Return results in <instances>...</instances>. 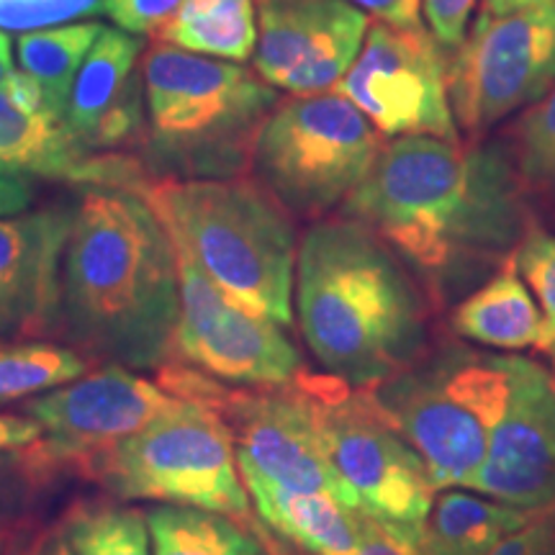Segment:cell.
<instances>
[{
	"mask_svg": "<svg viewBox=\"0 0 555 555\" xmlns=\"http://www.w3.org/2000/svg\"><path fill=\"white\" fill-rule=\"evenodd\" d=\"M237 466L260 522L286 543H294L311 555H347L358 545L363 515L360 509H352L332 494L286 489L255 468L242 463Z\"/></svg>",
	"mask_w": 555,
	"mask_h": 555,
	"instance_id": "d6986e66",
	"label": "cell"
},
{
	"mask_svg": "<svg viewBox=\"0 0 555 555\" xmlns=\"http://www.w3.org/2000/svg\"><path fill=\"white\" fill-rule=\"evenodd\" d=\"M73 476L116 499H155L247 519L249 494L221 416L193 399L114 446L78 457Z\"/></svg>",
	"mask_w": 555,
	"mask_h": 555,
	"instance_id": "52a82bcc",
	"label": "cell"
},
{
	"mask_svg": "<svg viewBox=\"0 0 555 555\" xmlns=\"http://www.w3.org/2000/svg\"><path fill=\"white\" fill-rule=\"evenodd\" d=\"M178 404L180 397L159 380L137 376L124 365H101L24 406L44 435L13 450L11 457L21 474L44 489L60 476H73L78 457L139 433Z\"/></svg>",
	"mask_w": 555,
	"mask_h": 555,
	"instance_id": "30bf717a",
	"label": "cell"
},
{
	"mask_svg": "<svg viewBox=\"0 0 555 555\" xmlns=\"http://www.w3.org/2000/svg\"><path fill=\"white\" fill-rule=\"evenodd\" d=\"M41 555H75V551L69 547V543L60 535V532H52L50 540H47L44 551H41Z\"/></svg>",
	"mask_w": 555,
	"mask_h": 555,
	"instance_id": "ab89813d",
	"label": "cell"
},
{
	"mask_svg": "<svg viewBox=\"0 0 555 555\" xmlns=\"http://www.w3.org/2000/svg\"><path fill=\"white\" fill-rule=\"evenodd\" d=\"M34 198H37L34 176L9 163H0V217H16V214L29 211Z\"/></svg>",
	"mask_w": 555,
	"mask_h": 555,
	"instance_id": "e575fe53",
	"label": "cell"
},
{
	"mask_svg": "<svg viewBox=\"0 0 555 555\" xmlns=\"http://www.w3.org/2000/svg\"><path fill=\"white\" fill-rule=\"evenodd\" d=\"M543 512H527L478 491L446 489L425 522L429 555H489Z\"/></svg>",
	"mask_w": 555,
	"mask_h": 555,
	"instance_id": "44dd1931",
	"label": "cell"
},
{
	"mask_svg": "<svg viewBox=\"0 0 555 555\" xmlns=\"http://www.w3.org/2000/svg\"><path fill=\"white\" fill-rule=\"evenodd\" d=\"M142 41L119 26H103L82 60L65 121L90 150L114 152L142 137V73L134 75Z\"/></svg>",
	"mask_w": 555,
	"mask_h": 555,
	"instance_id": "ac0fdd59",
	"label": "cell"
},
{
	"mask_svg": "<svg viewBox=\"0 0 555 555\" xmlns=\"http://www.w3.org/2000/svg\"><path fill=\"white\" fill-rule=\"evenodd\" d=\"M347 555H429L425 527L380 522L363 512L358 545Z\"/></svg>",
	"mask_w": 555,
	"mask_h": 555,
	"instance_id": "f546056e",
	"label": "cell"
},
{
	"mask_svg": "<svg viewBox=\"0 0 555 555\" xmlns=\"http://www.w3.org/2000/svg\"><path fill=\"white\" fill-rule=\"evenodd\" d=\"M147 198L183 249L229 301L249 314L291 327L296 283L294 214L258 178L147 180Z\"/></svg>",
	"mask_w": 555,
	"mask_h": 555,
	"instance_id": "277c9868",
	"label": "cell"
},
{
	"mask_svg": "<svg viewBox=\"0 0 555 555\" xmlns=\"http://www.w3.org/2000/svg\"><path fill=\"white\" fill-rule=\"evenodd\" d=\"M371 16L350 0H258L255 73L291 95L330 93L363 47Z\"/></svg>",
	"mask_w": 555,
	"mask_h": 555,
	"instance_id": "5bb4252c",
	"label": "cell"
},
{
	"mask_svg": "<svg viewBox=\"0 0 555 555\" xmlns=\"http://www.w3.org/2000/svg\"><path fill=\"white\" fill-rule=\"evenodd\" d=\"M517 170L525 183L555 189V86L519 121Z\"/></svg>",
	"mask_w": 555,
	"mask_h": 555,
	"instance_id": "4316f807",
	"label": "cell"
},
{
	"mask_svg": "<svg viewBox=\"0 0 555 555\" xmlns=\"http://www.w3.org/2000/svg\"><path fill=\"white\" fill-rule=\"evenodd\" d=\"M180 5L183 0H103V16L134 37L159 39V34L178 16Z\"/></svg>",
	"mask_w": 555,
	"mask_h": 555,
	"instance_id": "4dcf8cb0",
	"label": "cell"
},
{
	"mask_svg": "<svg viewBox=\"0 0 555 555\" xmlns=\"http://www.w3.org/2000/svg\"><path fill=\"white\" fill-rule=\"evenodd\" d=\"M178 262L147 198L90 189L62 260V339L90 363L157 371L176 360Z\"/></svg>",
	"mask_w": 555,
	"mask_h": 555,
	"instance_id": "7a4b0ae2",
	"label": "cell"
},
{
	"mask_svg": "<svg viewBox=\"0 0 555 555\" xmlns=\"http://www.w3.org/2000/svg\"><path fill=\"white\" fill-rule=\"evenodd\" d=\"M103 13V0H0V29L26 34Z\"/></svg>",
	"mask_w": 555,
	"mask_h": 555,
	"instance_id": "f1b7e54d",
	"label": "cell"
},
{
	"mask_svg": "<svg viewBox=\"0 0 555 555\" xmlns=\"http://www.w3.org/2000/svg\"><path fill=\"white\" fill-rule=\"evenodd\" d=\"M547 555H555V551H553V553H547Z\"/></svg>",
	"mask_w": 555,
	"mask_h": 555,
	"instance_id": "7bdbcfd3",
	"label": "cell"
},
{
	"mask_svg": "<svg viewBox=\"0 0 555 555\" xmlns=\"http://www.w3.org/2000/svg\"><path fill=\"white\" fill-rule=\"evenodd\" d=\"M0 163L95 189L139 191L150 180L137 157L86 147L21 69L0 82Z\"/></svg>",
	"mask_w": 555,
	"mask_h": 555,
	"instance_id": "2e32d148",
	"label": "cell"
},
{
	"mask_svg": "<svg viewBox=\"0 0 555 555\" xmlns=\"http://www.w3.org/2000/svg\"><path fill=\"white\" fill-rule=\"evenodd\" d=\"M509 356L461 343L427 350L397 376L371 386L373 399L422 457L437 491L468 489L509 401Z\"/></svg>",
	"mask_w": 555,
	"mask_h": 555,
	"instance_id": "8992f818",
	"label": "cell"
},
{
	"mask_svg": "<svg viewBox=\"0 0 555 555\" xmlns=\"http://www.w3.org/2000/svg\"><path fill=\"white\" fill-rule=\"evenodd\" d=\"M555 551V509L543 512L530 525L506 538L489 555H547Z\"/></svg>",
	"mask_w": 555,
	"mask_h": 555,
	"instance_id": "d6a6232c",
	"label": "cell"
},
{
	"mask_svg": "<svg viewBox=\"0 0 555 555\" xmlns=\"http://www.w3.org/2000/svg\"><path fill=\"white\" fill-rule=\"evenodd\" d=\"M509 401L468 483L517 509H555V386L535 360L509 356Z\"/></svg>",
	"mask_w": 555,
	"mask_h": 555,
	"instance_id": "9a60e30c",
	"label": "cell"
},
{
	"mask_svg": "<svg viewBox=\"0 0 555 555\" xmlns=\"http://www.w3.org/2000/svg\"><path fill=\"white\" fill-rule=\"evenodd\" d=\"M450 327L457 337L489 350H538L545 356L551 345L543 311L535 307L530 288L517 273L515 258L504 260L496 273L455 304Z\"/></svg>",
	"mask_w": 555,
	"mask_h": 555,
	"instance_id": "ffe728a7",
	"label": "cell"
},
{
	"mask_svg": "<svg viewBox=\"0 0 555 555\" xmlns=\"http://www.w3.org/2000/svg\"><path fill=\"white\" fill-rule=\"evenodd\" d=\"M446 52L422 24L391 26L371 21L360 54L335 86V93L356 103L380 137L457 142Z\"/></svg>",
	"mask_w": 555,
	"mask_h": 555,
	"instance_id": "7c38bea8",
	"label": "cell"
},
{
	"mask_svg": "<svg viewBox=\"0 0 555 555\" xmlns=\"http://www.w3.org/2000/svg\"><path fill=\"white\" fill-rule=\"evenodd\" d=\"M380 147L378 129L345 95H294L262 121L253 168L294 217L324 219L363 183Z\"/></svg>",
	"mask_w": 555,
	"mask_h": 555,
	"instance_id": "ba28073f",
	"label": "cell"
},
{
	"mask_svg": "<svg viewBox=\"0 0 555 555\" xmlns=\"http://www.w3.org/2000/svg\"><path fill=\"white\" fill-rule=\"evenodd\" d=\"M294 298L311 356L350 386H376L429 350L425 288L371 229L343 214L304 232Z\"/></svg>",
	"mask_w": 555,
	"mask_h": 555,
	"instance_id": "3957f363",
	"label": "cell"
},
{
	"mask_svg": "<svg viewBox=\"0 0 555 555\" xmlns=\"http://www.w3.org/2000/svg\"><path fill=\"white\" fill-rule=\"evenodd\" d=\"M103 26L95 21L86 24H57L34 29L18 37V65L37 82L50 106L65 116L73 82L78 78L82 60L99 39Z\"/></svg>",
	"mask_w": 555,
	"mask_h": 555,
	"instance_id": "cb8c5ba5",
	"label": "cell"
},
{
	"mask_svg": "<svg viewBox=\"0 0 555 555\" xmlns=\"http://www.w3.org/2000/svg\"><path fill=\"white\" fill-rule=\"evenodd\" d=\"M522 176L499 147L437 137L384 144L343 204L409 268L437 307L496 273L530 229Z\"/></svg>",
	"mask_w": 555,
	"mask_h": 555,
	"instance_id": "6da1fadb",
	"label": "cell"
},
{
	"mask_svg": "<svg viewBox=\"0 0 555 555\" xmlns=\"http://www.w3.org/2000/svg\"><path fill=\"white\" fill-rule=\"evenodd\" d=\"M78 208L0 217V337H62V260Z\"/></svg>",
	"mask_w": 555,
	"mask_h": 555,
	"instance_id": "e0dca14e",
	"label": "cell"
},
{
	"mask_svg": "<svg viewBox=\"0 0 555 555\" xmlns=\"http://www.w3.org/2000/svg\"><path fill=\"white\" fill-rule=\"evenodd\" d=\"M41 433L39 422H34L31 416H18V414H0V453L3 450H18L37 442Z\"/></svg>",
	"mask_w": 555,
	"mask_h": 555,
	"instance_id": "8d00e7d4",
	"label": "cell"
},
{
	"mask_svg": "<svg viewBox=\"0 0 555 555\" xmlns=\"http://www.w3.org/2000/svg\"><path fill=\"white\" fill-rule=\"evenodd\" d=\"M180 317L176 358L232 386H288L304 371L301 356L281 324L232 304L214 281L176 247Z\"/></svg>",
	"mask_w": 555,
	"mask_h": 555,
	"instance_id": "4fadbf2b",
	"label": "cell"
},
{
	"mask_svg": "<svg viewBox=\"0 0 555 555\" xmlns=\"http://www.w3.org/2000/svg\"><path fill=\"white\" fill-rule=\"evenodd\" d=\"M545 356L547 358H551V363H553V371H551V378H553V386H555V343L551 345V350H547L545 352Z\"/></svg>",
	"mask_w": 555,
	"mask_h": 555,
	"instance_id": "60d3db41",
	"label": "cell"
},
{
	"mask_svg": "<svg viewBox=\"0 0 555 555\" xmlns=\"http://www.w3.org/2000/svg\"><path fill=\"white\" fill-rule=\"evenodd\" d=\"M296 388L307 401L319 440L358 509L380 522L425 527L435 504L425 463L388 422L371 388L301 371Z\"/></svg>",
	"mask_w": 555,
	"mask_h": 555,
	"instance_id": "9c48e42d",
	"label": "cell"
},
{
	"mask_svg": "<svg viewBox=\"0 0 555 555\" xmlns=\"http://www.w3.org/2000/svg\"><path fill=\"white\" fill-rule=\"evenodd\" d=\"M13 73V47L9 39V31L0 29V82H3Z\"/></svg>",
	"mask_w": 555,
	"mask_h": 555,
	"instance_id": "f35d334b",
	"label": "cell"
},
{
	"mask_svg": "<svg viewBox=\"0 0 555 555\" xmlns=\"http://www.w3.org/2000/svg\"><path fill=\"white\" fill-rule=\"evenodd\" d=\"M152 152L172 172L232 178L253 165L278 93L237 62L155 41L142 60Z\"/></svg>",
	"mask_w": 555,
	"mask_h": 555,
	"instance_id": "5b68a950",
	"label": "cell"
},
{
	"mask_svg": "<svg viewBox=\"0 0 555 555\" xmlns=\"http://www.w3.org/2000/svg\"><path fill=\"white\" fill-rule=\"evenodd\" d=\"M538 3H543V0H481L478 16H506V13L530 9V5Z\"/></svg>",
	"mask_w": 555,
	"mask_h": 555,
	"instance_id": "74e56055",
	"label": "cell"
},
{
	"mask_svg": "<svg viewBox=\"0 0 555 555\" xmlns=\"http://www.w3.org/2000/svg\"><path fill=\"white\" fill-rule=\"evenodd\" d=\"M270 551H273V555H286V547L275 545V543H270Z\"/></svg>",
	"mask_w": 555,
	"mask_h": 555,
	"instance_id": "b9f144b4",
	"label": "cell"
},
{
	"mask_svg": "<svg viewBox=\"0 0 555 555\" xmlns=\"http://www.w3.org/2000/svg\"><path fill=\"white\" fill-rule=\"evenodd\" d=\"M555 82V0L478 16L474 31L448 57L455 124L481 137L515 111L538 103Z\"/></svg>",
	"mask_w": 555,
	"mask_h": 555,
	"instance_id": "8fae6325",
	"label": "cell"
},
{
	"mask_svg": "<svg viewBox=\"0 0 555 555\" xmlns=\"http://www.w3.org/2000/svg\"><path fill=\"white\" fill-rule=\"evenodd\" d=\"M367 16L391 26H416L420 24L422 0H350Z\"/></svg>",
	"mask_w": 555,
	"mask_h": 555,
	"instance_id": "d590c367",
	"label": "cell"
},
{
	"mask_svg": "<svg viewBox=\"0 0 555 555\" xmlns=\"http://www.w3.org/2000/svg\"><path fill=\"white\" fill-rule=\"evenodd\" d=\"M476 0H422V13L429 26V34L442 50L453 52L466 39V26Z\"/></svg>",
	"mask_w": 555,
	"mask_h": 555,
	"instance_id": "1f68e13d",
	"label": "cell"
},
{
	"mask_svg": "<svg viewBox=\"0 0 555 555\" xmlns=\"http://www.w3.org/2000/svg\"><path fill=\"white\" fill-rule=\"evenodd\" d=\"M517 273L522 275L525 286L532 291L545 319V332L551 345L555 343V237L545 229L530 227L515 249ZM547 345V350H551ZM545 350V352H547Z\"/></svg>",
	"mask_w": 555,
	"mask_h": 555,
	"instance_id": "83f0119b",
	"label": "cell"
},
{
	"mask_svg": "<svg viewBox=\"0 0 555 555\" xmlns=\"http://www.w3.org/2000/svg\"><path fill=\"white\" fill-rule=\"evenodd\" d=\"M57 532L75 555H150L147 515L111 499L75 502Z\"/></svg>",
	"mask_w": 555,
	"mask_h": 555,
	"instance_id": "d4e9b609",
	"label": "cell"
},
{
	"mask_svg": "<svg viewBox=\"0 0 555 555\" xmlns=\"http://www.w3.org/2000/svg\"><path fill=\"white\" fill-rule=\"evenodd\" d=\"M93 363L73 345L21 339L0 345V404L52 391L86 376Z\"/></svg>",
	"mask_w": 555,
	"mask_h": 555,
	"instance_id": "484cf974",
	"label": "cell"
},
{
	"mask_svg": "<svg viewBox=\"0 0 555 555\" xmlns=\"http://www.w3.org/2000/svg\"><path fill=\"white\" fill-rule=\"evenodd\" d=\"M50 535L37 519H0V555H41Z\"/></svg>",
	"mask_w": 555,
	"mask_h": 555,
	"instance_id": "836d02e7",
	"label": "cell"
},
{
	"mask_svg": "<svg viewBox=\"0 0 555 555\" xmlns=\"http://www.w3.org/2000/svg\"><path fill=\"white\" fill-rule=\"evenodd\" d=\"M155 41L208 57L245 62L258 44L255 0H183L178 16Z\"/></svg>",
	"mask_w": 555,
	"mask_h": 555,
	"instance_id": "7402d4cb",
	"label": "cell"
},
{
	"mask_svg": "<svg viewBox=\"0 0 555 555\" xmlns=\"http://www.w3.org/2000/svg\"><path fill=\"white\" fill-rule=\"evenodd\" d=\"M152 555H262L258 532L198 506L163 504L144 512Z\"/></svg>",
	"mask_w": 555,
	"mask_h": 555,
	"instance_id": "603a6c76",
	"label": "cell"
}]
</instances>
